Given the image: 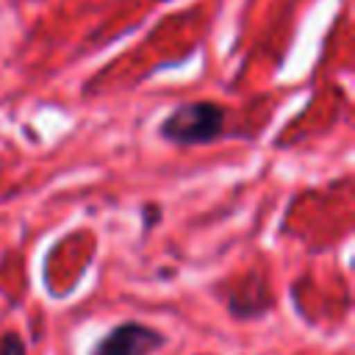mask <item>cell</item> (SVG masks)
<instances>
[{
  "instance_id": "cell-3",
  "label": "cell",
  "mask_w": 355,
  "mask_h": 355,
  "mask_svg": "<svg viewBox=\"0 0 355 355\" xmlns=\"http://www.w3.org/2000/svg\"><path fill=\"white\" fill-rule=\"evenodd\" d=\"M0 355H25V347H22L19 336L6 333V336H3V341H0Z\"/></svg>"
},
{
  "instance_id": "cell-2",
  "label": "cell",
  "mask_w": 355,
  "mask_h": 355,
  "mask_svg": "<svg viewBox=\"0 0 355 355\" xmlns=\"http://www.w3.org/2000/svg\"><path fill=\"white\" fill-rule=\"evenodd\" d=\"M164 344V336L147 324L125 322L108 330L89 355H150Z\"/></svg>"
},
{
  "instance_id": "cell-1",
  "label": "cell",
  "mask_w": 355,
  "mask_h": 355,
  "mask_svg": "<svg viewBox=\"0 0 355 355\" xmlns=\"http://www.w3.org/2000/svg\"><path fill=\"white\" fill-rule=\"evenodd\" d=\"M225 128V111L216 103H183L161 122V136L172 144L191 147L214 141Z\"/></svg>"
}]
</instances>
